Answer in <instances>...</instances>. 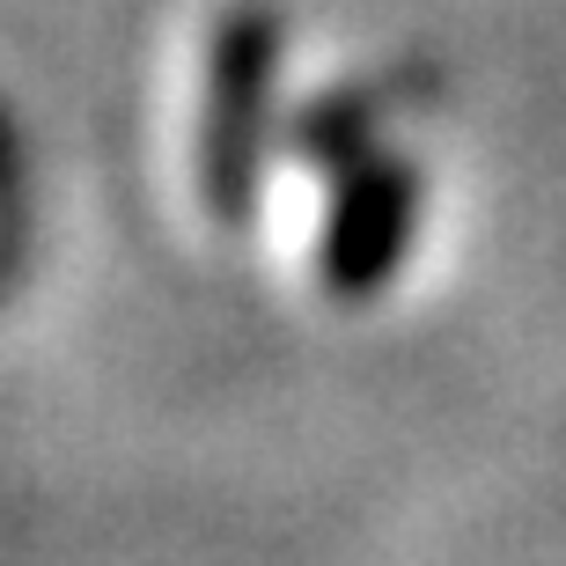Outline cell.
I'll return each instance as SVG.
<instances>
[{"label": "cell", "instance_id": "1", "mask_svg": "<svg viewBox=\"0 0 566 566\" xmlns=\"http://www.w3.org/2000/svg\"><path fill=\"white\" fill-rule=\"evenodd\" d=\"M280 30L273 8H229L207 44V88H199V191L221 221H243L265 177L273 140V88H280Z\"/></svg>", "mask_w": 566, "mask_h": 566}, {"label": "cell", "instance_id": "2", "mask_svg": "<svg viewBox=\"0 0 566 566\" xmlns=\"http://www.w3.org/2000/svg\"><path fill=\"white\" fill-rule=\"evenodd\" d=\"M420 169L405 155H360L354 169H338L332 213L316 235V280L338 302H368L398 280V265L420 243Z\"/></svg>", "mask_w": 566, "mask_h": 566}, {"label": "cell", "instance_id": "3", "mask_svg": "<svg viewBox=\"0 0 566 566\" xmlns=\"http://www.w3.org/2000/svg\"><path fill=\"white\" fill-rule=\"evenodd\" d=\"M382 82L368 88H338V96H316L302 118H294L287 140L310 155L316 169H354L360 155H376V126H382Z\"/></svg>", "mask_w": 566, "mask_h": 566}]
</instances>
